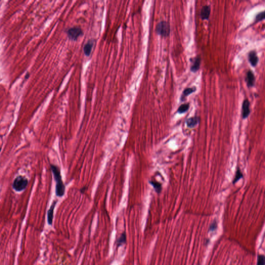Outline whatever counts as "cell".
<instances>
[{
    "label": "cell",
    "mask_w": 265,
    "mask_h": 265,
    "mask_svg": "<svg viewBox=\"0 0 265 265\" xmlns=\"http://www.w3.org/2000/svg\"><path fill=\"white\" fill-rule=\"evenodd\" d=\"M50 168L53 174V177L56 182V194L58 197H62L65 192V186L63 183L61 174V170L59 167L50 164Z\"/></svg>",
    "instance_id": "cell-1"
},
{
    "label": "cell",
    "mask_w": 265,
    "mask_h": 265,
    "mask_svg": "<svg viewBox=\"0 0 265 265\" xmlns=\"http://www.w3.org/2000/svg\"><path fill=\"white\" fill-rule=\"evenodd\" d=\"M29 183L28 179L22 176L16 177L13 183V187L17 192H21L25 189Z\"/></svg>",
    "instance_id": "cell-2"
},
{
    "label": "cell",
    "mask_w": 265,
    "mask_h": 265,
    "mask_svg": "<svg viewBox=\"0 0 265 265\" xmlns=\"http://www.w3.org/2000/svg\"><path fill=\"white\" fill-rule=\"evenodd\" d=\"M155 30L157 33L163 37L168 36L170 32V27L169 22L166 21H161L157 23Z\"/></svg>",
    "instance_id": "cell-3"
},
{
    "label": "cell",
    "mask_w": 265,
    "mask_h": 265,
    "mask_svg": "<svg viewBox=\"0 0 265 265\" xmlns=\"http://www.w3.org/2000/svg\"><path fill=\"white\" fill-rule=\"evenodd\" d=\"M66 33L70 40L72 41H76L79 37L83 35V31L80 27L75 26L67 30Z\"/></svg>",
    "instance_id": "cell-4"
},
{
    "label": "cell",
    "mask_w": 265,
    "mask_h": 265,
    "mask_svg": "<svg viewBox=\"0 0 265 265\" xmlns=\"http://www.w3.org/2000/svg\"><path fill=\"white\" fill-rule=\"evenodd\" d=\"M250 114V102L247 99H245L243 102L242 106V116L243 119H246L249 116Z\"/></svg>",
    "instance_id": "cell-5"
},
{
    "label": "cell",
    "mask_w": 265,
    "mask_h": 265,
    "mask_svg": "<svg viewBox=\"0 0 265 265\" xmlns=\"http://www.w3.org/2000/svg\"><path fill=\"white\" fill-rule=\"evenodd\" d=\"M248 59L250 64L253 67H255L258 65L259 59L256 51L252 50L250 51L248 54Z\"/></svg>",
    "instance_id": "cell-6"
},
{
    "label": "cell",
    "mask_w": 265,
    "mask_h": 265,
    "mask_svg": "<svg viewBox=\"0 0 265 265\" xmlns=\"http://www.w3.org/2000/svg\"><path fill=\"white\" fill-rule=\"evenodd\" d=\"M245 81L248 87H253L255 85V75L252 71H247L245 77Z\"/></svg>",
    "instance_id": "cell-7"
},
{
    "label": "cell",
    "mask_w": 265,
    "mask_h": 265,
    "mask_svg": "<svg viewBox=\"0 0 265 265\" xmlns=\"http://www.w3.org/2000/svg\"><path fill=\"white\" fill-rule=\"evenodd\" d=\"M191 61L192 64L191 66V71H192V72L196 73L200 69L201 59L199 56H196V57L192 58Z\"/></svg>",
    "instance_id": "cell-8"
},
{
    "label": "cell",
    "mask_w": 265,
    "mask_h": 265,
    "mask_svg": "<svg viewBox=\"0 0 265 265\" xmlns=\"http://www.w3.org/2000/svg\"><path fill=\"white\" fill-rule=\"evenodd\" d=\"M57 202H58V201L57 200H53L52 204L51 205L49 209L48 210V212H47V222H48V224L49 225H52V224L53 211H54V208L56 207V205Z\"/></svg>",
    "instance_id": "cell-9"
},
{
    "label": "cell",
    "mask_w": 265,
    "mask_h": 265,
    "mask_svg": "<svg viewBox=\"0 0 265 265\" xmlns=\"http://www.w3.org/2000/svg\"><path fill=\"white\" fill-rule=\"evenodd\" d=\"M211 12V7L209 5H204L202 6L200 10V17L203 20H207L209 18Z\"/></svg>",
    "instance_id": "cell-10"
},
{
    "label": "cell",
    "mask_w": 265,
    "mask_h": 265,
    "mask_svg": "<svg viewBox=\"0 0 265 265\" xmlns=\"http://www.w3.org/2000/svg\"><path fill=\"white\" fill-rule=\"evenodd\" d=\"M94 43V41L93 40H90L88 41V42L86 43L84 46L83 52L86 56H89L90 55L92 49L93 47Z\"/></svg>",
    "instance_id": "cell-11"
},
{
    "label": "cell",
    "mask_w": 265,
    "mask_h": 265,
    "mask_svg": "<svg viewBox=\"0 0 265 265\" xmlns=\"http://www.w3.org/2000/svg\"><path fill=\"white\" fill-rule=\"evenodd\" d=\"M196 91V88L195 87H194L193 88H187L185 89L183 92L181 97H180L181 101H184L187 96L190 95L191 94L194 93Z\"/></svg>",
    "instance_id": "cell-12"
},
{
    "label": "cell",
    "mask_w": 265,
    "mask_h": 265,
    "mask_svg": "<svg viewBox=\"0 0 265 265\" xmlns=\"http://www.w3.org/2000/svg\"><path fill=\"white\" fill-rule=\"evenodd\" d=\"M200 119L198 116L191 117L187 120V124L189 127H194L200 122Z\"/></svg>",
    "instance_id": "cell-13"
},
{
    "label": "cell",
    "mask_w": 265,
    "mask_h": 265,
    "mask_svg": "<svg viewBox=\"0 0 265 265\" xmlns=\"http://www.w3.org/2000/svg\"><path fill=\"white\" fill-rule=\"evenodd\" d=\"M189 104L186 103L182 104L178 109V112L180 114H183L185 112L189 109Z\"/></svg>",
    "instance_id": "cell-14"
},
{
    "label": "cell",
    "mask_w": 265,
    "mask_h": 265,
    "mask_svg": "<svg viewBox=\"0 0 265 265\" xmlns=\"http://www.w3.org/2000/svg\"><path fill=\"white\" fill-rule=\"evenodd\" d=\"M264 19H265V10H264L262 12L258 13L255 17L256 21H262Z\"/></svg>",
    "instance_id": "cell-15"
},
{
    "label": "cell",
    "mask_w": 265,
    "mask_h": 265,
    "mask_svg": "<svg viewBox=\"0 0 265 265\" xmlns=\"http://www.w3.org/2000/svg\"><path fill=\"white\" fill-rule=\"evenodd\" d=\"M151 183L154 187L157 192L159 193V192H161V191L162 189V185H161V183H159V182H156V181H151Z\"/></svg>",
    "instance_id": "cell-16"
},
{
    "label": "cell",
    "mask_w": 265,
    "mask_h": 265,
    "mask_svg": "<svg viewBox=\"0 0 265 265\" xmlns=\"http://www.w3.org/2000/svg\"><path fill=\"white\" fill-rule=\"evenodd\" d=\"M243 177V174L241 172V170H240L239 169H238L237 171L236 172V177H235V178L234 179V182H233V183H235L236 182H237L239 180L241 179Z\"/></svg>",
    "instance_id": "cell-17"
},
{
    "label": "cell",
    "mask_w": 265,
    "mask_h": 265,
    "mask_svg": "<svg viewBox=\"0 0 265 265\" xmlns=\"http://www.w3.org/2000/svg\"><path fill=\"white\" fill-rule=\"evenodd\" d=\"M257 265H265V256L260 255L258 256Z\"/></svg>",
    "instance_id": "cell-18"
},
{
    "label": "cell",
    "mask_w": 265,
    "mask_h": 265,
    "mask_svg": "<svg viewBox=\"0 0 265 265\" xmlns=\"http://www.w3.org/2000/svg\"><path fill=\"white\" fill-rule=\"evenodd\" d=\"M125 241H126V236H125V234H123L121 236V237L118 239L117 245L119 246L120 245H122L124 243H125Z\"/></svg>",
    "instance_id": "cell-19"
},
{
    "label": "cell",
    "mask_w": 265,
    "mask_h": 265,
    "mask_svg": "<svg viewBox=\"0 0 265 265\" xmlns=\"http://www.w3.org/2000/svg\"><path fill=\"white\" fill-rule=\"evenodd\" d=\"M217 227V223L215 222L214 223H213L212 224H211V226H210V230H215Z\"/></svg>",
    "instance_id": "cell-20"
},
{
    "label": "cell",
    "mask_w": 265,
    "mask_h": 265,
    "mask_svg": "<svg viewBox=\"0 0 265 265\" xmlns=\"http://www.w3.org/2000/svg\"><path fill=\"white\" fill-rule=\"evenodd\" d=\"M29 74H27V75H26V76H25V79L28 78V77H29Z\"/></svg>",
    "instance_id": "cell-21"
}]
</instances>
